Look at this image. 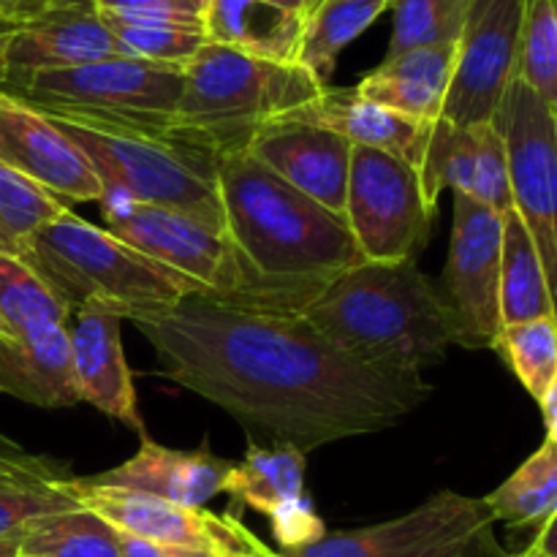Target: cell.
Masks as SVG:
<instances>
[{"label":"cell","mask_w":557,"mask_h":557,"mask_svg":"<svg viewBox=\"0 0 557 557\" xmlns=\"http://www.w3.org/2000/svg\"><path fill=\"white\" fill-rule=\"evenodd\" d=\"M495 522L542 528L557 515V444L544 441L500 487L484 498Z\"/></svg>","instance_id":"obj_29"},{"label":"cell","mask_w":557,"mask_h":557,"mask_svg":"<svg viewBox=\"0 0 557 557\" xmlns=\"http://www.w3.org/2000/svg\"><path fill=\"white\" fill-rule=\"evenodd\" d=\"M457 44L417 47L386 54L384 63L357 85L359 96L417 123H435L444 112L446 92L455 74Z\"/></svg>","instance_id":"obj_22"},{"label":"cell","mask_w":557,"mask_h":557,"mask_svg":"<svg viewBox=\"0 0 557 557\" xmlns=\"http://www.w3.org/2000/svg\"><path fill=\"white\" fill-rule=\"evenodd\" d=\"M71 207L41 185L0 163V250L20 259L27 239L47 223L58 221Z\"/></svg>","instance_id":"obj_32"},{"label":"cell","mask_w":557,"mask_h":557,"mask_svg":"<svg viewBox=\"0 0 557 557\" xmlns=\"http://www.w3.org/2000/svg\"><path fill=\"white\" fill-rule=\"evenodd\" d=\"M20 542L22 536L0 539V557H20Z\"/></svg>","instance_id":"obj_45"},{"label":"cell","mask_w":557,"mask_h":557,"mask_svg":"<svg viewBox=\"0 0 557 557\" xmlns=\"http://www.w3.org/2000/svg\"><path fill=\"white\" fill-rule=\"evenodd\" d=\"M264 3H272L277 5V9H286V11H294V14H305V16H308L310 11V0H264Z\"/></svg>","instance_id":"obj_44"},{"label":"cell","mask_w":557,"mask_h":557,"mask_svg":"<svg viewBox=\"0 0 557 557\" xmlns=\"http://www.w3.org/2000/svg\"><path fill=\"white\" fill-rule=\"evenodd\" d=\"M98 11L139 20H169L180 25L205 27L207 0H92Z\"/></svg>","instance_id":"obj_37"},{"label":"cell","mask_w":557,"mask_h":557,"mask_svg":"<svg viewBox=\"0 0 557 557\" xmlns=\"http://www.w3.org/2000/svg\"><path fill=\"white\" fill-rule=\"evenodd\" d=\"M517 79L557 114V0H525Z\"/></svg>","instance_id":"obj_35"},{"label":"cell","mask_w":557,"mask_h":557,"mask_svg":"<svg viewBox=\"0 0 557 557\" xmlns=\"http://www.w3.org/2000/svg\"><path fill=\"white\" fill-rule=\"evenodd\" d=\"M20 557H120L117 533L109 522L79 506L27 525Z\"/></svg>","instance_id":"obj_31"},{"label":"cell","mask_w":557,"mask_h":557,"mask_svg":"<svg viewBox=\"0 0 557 557\" xmlns=\"http://www.w3.org/2000/svg\"><path fill=\"white\" fill-rule=\"evenodd\" d=\"M531 547H536L539 553H544L547 557H557V515L539 528Z\"/></svg>","instance_id":"obj_42"},{"label":"cell","mask_w":557,"mask_h":557,"mask_svg":"<svg viewBox=\"0 0 557 557\" xmlns=\"http://www.w3.org/2000/svg\"><path fill=\"white\" fill-rule=\"evenodd\" d=\"M288 120L330 128L341 134L343 139L351 141L354 147L384 150L389 156L413 163L417 169L419 161H422L424 145H428L430 125H433L417 123V120L403 117L392 109L379 107V103L359 96L357 87L354 90H332V87H326L315 101L288 114Z\"/></svg>","instance_id":"obj_21"},{"label":"cell","mask_w":557,"mask_h":557,"mask_svg":"<svg viewBox=\"0 0 557 557\" xmlns=\"http://www.w3.org/2000/svg\"><path fill=\"white\" fill-rule=\"evenodd\" d=\"M419 180L433 212L444 190L468 196L498 215L515 210L506 145L493 123L455 125L444 117L435 120L419 161Z\"/></svg>","instance_id":"obj_16"},{"label":"cell","mask_w":557,"mask_h":557,"mask_svg":"<svg viewBox=\"0 0 557 557\" xmlns=\"http://www.w3.org/2000/svg\"><path fill=\"white\" fill-rule=\"evenodd\" d=\"M71 310L30 264L0 250V343L69 324Z\"/></svg>","instance_id":"obj_30"},{"label":"cell","mask_w":557,"mask_h":557,"mask_svg":"<svg viewBox=\"0 0 557 557\" xmlns=\"http://www.w3.org/2000/svg\"><path fill=\"white\" fill-rule=\"evenodd\" d=\"M305 321L341 351L392 375H422L455 346L438 288L417 261H359L324 286Z\"/></svg>","instance_id":"obj_2"},{"label":"cell","mask_w":557,"mask_h":557,"mask_svg":"<svg viewBox=\"0 0 557 557\" xmlns=\"http://www.w3.org/2000/svg\"><path fill=\"white\" fill-rule=\"evenodd\" d=\"M522 14L525 0H471L441 117L455 125L493 123L517 76Z\"/></svg>","instance_id":"obj_13"},{"label":"cell","mask_w":557,"mask_h":557,"mask_svg":"<svg viewBox=\"0 0 557 557\" xmlns=\"http://www.w3.org/2000/svg\"><path fill=\"white\" fill-rule=\"evenodd\" d=\"M493 125L509 158L511 205L539 250L557 321V114L515 76Z\"/></svg>","instance_id":"obj_10"},{"label":"cell","mask_w":557,"mask_h":557,"mask_svg":"<svg viewBox=\"0 0 557 557\" xmlns=\"http://www.w3.org/2000/svg\"><path fill=\"white\" fill-rule=\"evenodd\" d=\"M123 321L125 315L120 310L101 302H87L76 310V321L71 326L74 389L79 403H90L114 422L134 430L139 438H147L134 379L123 354Z\"/></svg>","instance_id":"obj_19"},{"label":"cell","mask_w":557,"mask_h":557,"mask_svg":"<svg viewBox=\"0 0 557 557\" xmlns=\"http://www.w3.org/2000/svg\"><path fill=\"white\" fill-rule=\"evenodd\" d=\"M343 218L364 261L400 264L417 261L428 245L433 210L413 163L384 150L354 147Z\"/></svg>","instance_id":"obj_11"},{"label":"cell","mask_w":557,"mask_h":557,"mask_svg":"<svg viewBox=\"0 0 557 557\" xmlns=\"http://www.w3.org/2000/svg\"><path fill=\"white\" fill-rule=\"evenodd\" d=\"M272 533L281 542L283 553H294V549H302L315 544L319 539L326 536V528L321 522V517L313 511V504L310 498L294 500V504L283 506L281 511L270 517Z\"/></svg>","instance_id":"obj_38"},{"label":"cell","mask_w":557,"mask_h":557,"mask_svg":"<svg viewBox=\"0 0 557 557\" xmlns=\"http://www.w3.org/2000/svg\"><path fill=\"white\" fill-rule=\"evenodd\" d=\"M223 557H286V555H277L272 549H253V553H226Z\"/></svg>","instance_id":"obj_46"},{"label":"cell","mask_w":557,"mask_h":557,"mask_svg":"<svg viewBox=\"0 0 557 557\" xmlns=\"http://www.w3.org/2000/svg\"><path fill=\"white\" fill-rule=\"evenodd\" d=\"M248 156L326 210H346L354 145L335 131L283 117L259 131Z\"/></svg>","instance_id":"obj_18"},{"label":"cell","mask_w":557,"mask_h":557,"mask_svg":"<svg viewBox=\"0 0 557 557\" xmlns=\"http://www.w3.org/2000/svg\"><path fill=\"white\" fill-rule=\"evenodd\" d=\"M0 163L60 201H101L103 185L85 152L49 114L0 90Z\"/></svg>","instance_id":"obj_17"},{"label":"cell","mask_w":557,"mask_h":557,"mask_svg":"<svg viewBox=\"0 0 557 557\" xmlns=\"http://www.w3.org/2000/svg\"><path fill=\"white\" fill-rule=\"evenodd\" d=\"M468 5L471 0H392L395 27L386 54L435 44H457L466 27Z\"/></svg>","instance_id":"obj_36"},{"label":"cell","mask_w":557,"mask_h":557,"mask_svg":"<svg viewBox=\"0 0 557 557\" xmlns=\"http://www.w3.org/2000/svg\"><path fill=\"white\" fill-rule=\"evenodd\" d=\"M69 310L101 302L125 321L163 313L185 297L205 294L190 277L139 253L112 232L65 212L27 239L20 256Z\"/></svg>","instance_id":"obj_6"},{"label":"cell","mask_w":557,"mask_h":557,"mask_svg":"<svg viewBox=\"0 0 557 557\" xmlns=\"http://www.w3.org/2000/svg\"><path fill=\"white\" fill-rule=\"evenodd\" d=\"M226 232L267 277L330 283L362 259L346 218L292 188L253 156L218 158Z\"/></svg>","instance_id":"obj_3"},{"label":"cell","mask_w":557,"mask_h":557,"mask_svg":"<svg viewBox=\"0 0 557 557\" xmlns=\"http://www.w3.org/2000/svg\"><path fill=\"white\" fill-rule=\"evenodd\" d=\"M308 16L264 0H207V41L272 63H297Z\"/></svg>","instance_id":"obj_25"},{"label":"cell","mask_w":557,"mask_h":557,"mask_svg":"<svg viewBox=\"0 0 557 557\" xmlns=\"http://www.w3.org/2000/svg\"><path fill=\"white\" fill-rule=\"evenodd\" d=\"M386 9H392V0H324L308 14L297 63L330 87L343 49L357 41Z\"/></svg>","instance_id":"obj_28"},{"label":"cell","mask_w":557,"mask_h":557,"mask_svg":"<svg viewBox=\"0 0 557 557\" xmlns=\"http://www.w3.org/2000/svg\"><path fill=\"white\" fill-rule=\"evenodd\" d=\"M493 351L504 357L528 395L539 403L557 379V321L549 315L506 324Z\"/></svg>","instance_id":"obj_34"},{"label":"cell","mask_w":557,"mask_h":557,"mask_svg":"<svg viewBox=\"0 0 557 557\" xmlns=\"http://www.w3.org/2000/svg\"><path fill=\"white\" fill-rule=\"evenodd\" d=\"M549 315L555 319V308L539 250L520 215L509 210L500 237V319L506 326Z\"/></svg>","instance_id":"obj_27"},{"label":"cell","mask_w":557,"mask_h":557,"mask_svg":"<svg viewBox=\"0 0 557 557\" xmlns=\"http://www.w3.org/2000/svg\"><path fill=\"white\" fill-rule=\"evenodd\" d=\"M509 557H547L544 553H539L536 547H528V549H522L520 555H509Z\"/></svg>","instance_id":"obj_47"},{"label":"cell","mask_w":557,"mask_h":557,"mask_svg":"<svg viewBox=\"0 0 557 557\" xmlns=\"http://www.w3.org/2000/svg\"><path fill=\"white\" fill-rule=\"evenodd\" d=\"M321 3H324V0H310V11H313V9H319ZM310 11H308V14H310Z\"/></svg>","instance_id":"obj_48"},{"label":"cell","mask_w":557,"mask_h":557,"mask_svg":"<svg viewBox=\"0 0 557 557\" xmlns=\"http://www.w3.org/2000/svg\"><path fill=\"white\" fill-rule=\"evenodd\" d=\"M125 58L92 0H52L0 44V90L41 71Z\"/></svg>","instance_id":"obj_15"},{"label":"cell","mask_w":557,"mask_h":557,"mask_svg":"<svg viewBox=\"0 0 557 557\" xmlns=\"http://www.w3.org/2000/svg\"><path fill=\"white\" fill-rule=\"evenodd\" d=\"M539 406H542L544 424H547V441L557 444V379H555V384L547 389V395L539 400Z\"/></svg>","instance_id":"obj_41"},{"label":"cell","mask_w":557,"mask_h":557,"mask_svg":"<svg viewBox=\"0 0 557 557\" xmlns=\"http://www.w3.org/2000/svg\"><path fill=\"white\" fill-rule=\"evenodd\" d=\"M52 0H0V44L9 33L30 22L33 16L41 14Z\"/></svg>","instance_id":"obj_39"},{"label":"cell","mask_w":557,"mask_h":557,"mask_svg":"<svg viewBox=\"0 0 557 557\" xmlns=\"http://www.w3.org/2000/svg\"><path fill=\"white\" fill-rule=\"evenodd\" d=\"M500 237L504 215L455 194V223L438 294L455 330V346L468 351L493 348L504 330Z\"/></svg>","instance_id":"obj_12"},{"label":"cell","mask_w":557,"mask_h":557,"mask_svg":"<svg viewBox=\"0 0 557 557\" xmlns=\"http://www.w3.org/2000/svg\"><path fill=\"white\" fill-rule=\"evenodd\" d=\"M324 90L299 63H272L207 41L185 65L174 128L218 158L239 156L261 128L308 107Z\"/></svg>","instance_id":"obj_5"},{"label":"cell","mask_w":557,"mask_h":557,"mask_svg":"<svg viewBox=\"0 0 557 557\" xmlns=\"http://www.w3.org/2000/svg\"><path fill=\"white\" fill-rule=\"evenodd\" d=\"M117 547H120V557H169V547H161L156 542H147V539L131 536V533L117 531Z\"/></svg>","instance_id":"obj_40"},{"label":"cell","mask_w":557,"mask_h":557,"mask_svg":"<svg viewBox=\"0 0 557 557\" xmlns=\"http://www.w3.org/2000/svg\"><path fill=\"white\" fill-rule=\"evenodd\" d=\"M107 232L158 264L177 270L205 288L201 297L253 313L302 315L326 283H292L267 277L239 253L226 228L210 226L185 212L131 201L120 194L101 196Z\"/></svg>","instance_id":"obj_4"},{"label":"cell","mask_w":557,"mask_h":557,"mask_svg":"<svg viewBox=\"0 0 557 557\" xmlns=\"http://www.w3.org/2000/svg\"><path fill=\"white\" fill-rule=\"evenodd\" d=\"M228 471L232 462L212 455L207 444L199 449H172L141 438L139 451L131 460L87 479L101 487L131 490L185 509H201L207 500L226 490Z\"/></svg>","instance_id":"obj_20"},{"label":"cell","mask_w":557,"mask_h":557,"mask_svg":"<svg viewBox=\"0 0 557 557\" xmlns=\"http://www.w3.org/2000/svg\"><path fill=\"white\" fill-rule=\"evenodd\" d=\"M286 557H509L484 498L441 490L395 520L326 533Z\"/></svg>","instance_id":"obj_9"},{"label":"cell","mask_w":557,"mask_h":557,"mask_svg":"<svg viewBox=\"0 0 557 557\" xmlns=\"http://www.w3.org/2000/svg\"><path fill=\"white\" fill-rule=\"evenodd\" d=\"M109 30L117 38L120 52L125 58L150 60L163 65H185L190 63L196 52L207 44L205 27L180 25L169 20H139V16H117L103 14Z\"/></svg>","instance_id":"obj_33"},{"label":"cell","mask_w":557,"mask_h":557,"mask_svg":"<svg viewBox=\"0 0 557 557\" xmlns=\"http://www.w3.org/2000/svg\"><path fill=\"white\" fill-rule=\"evenodd\" d=\"M0 392L38 408H69L79 403L71 370V326L0 343Z\"/></svg>","instance_id":"obj_24"},{"label":"cell","mask_w":557,"mask_h":557,"mask_svg":"<svg viewBox=\"0 0 557 557\" xmlns=\"http://www.w3.org/2000/svg\"><path fill=\"white\" fill-rule=\"evenodd\" d=\"M52 117V114H49ZM58 128L85 152L103 194L185 212L210 226L226 228L218 156L185 136H145L52 117Z\"/></svg>","instance_id":"obj_7"},{"label":"cell","mask_w":557,"mask_h":557,"mask_svg":"<svg viewBox=\"0 0 557 557\" xmlns=\"http://www.w3.org/2000/svg\"><path fill=\"white\" fill-rule=\"evenodd\" d=\"M71 490L79 506L90 509L103 522L161 547H207L221 555L264 549V544L243 522L228 515L218 517L205 509H185L152 495L101 487L79 476L71 482Z\"/></svg>","instance_id":"obj_14"},{"label":"cell","mask_w":557,"mask_h":557,"mask_svg":"<svg viewBox=\"0 0 557 557\" xmlns=\"http://www.w3.org/2000/svg\"><path fill=\"white\" fill-rule=\"evenodd\" d=\"M131 324L156 348L172 384L223 408L250 433L305 455L384 433L433 395L424 375L357 362L305 315L253 313L194 294Z\"/></svg>","instance_id":"obj_1"},{"label":"cell","mask_w":557,"mask_h":557,"mask_svg":"<svg viewBox=\"0 0 557 557\" xmlns=\"http://www.w3.org/2000/svg\"><path fill=\"white\" fill-rule=\"evenodd\" d=\"M74 479L69 462L30 455L0 435V539L22 536L41 517L79 509Z\"/></svg>","instance_id":"obj_23"},{"label":"cell","mask_w":557,"mask_h":557,"mask_svg":"<svg viewBox=\"0 0 557 557\" xmlns=\"http://www.w3.org/2000/svg\"><path fill=\"white\" fill-rule=\"evenodd\" d=\"M185 69L139 58H109L27 76L11 96L52 117L145 136H177L174 112Z\"/></svg>","instance_id":"obj_8"},{"label":"cell","mask_w":557,"mask_h":557,"mask_svg":"<svg viewBox=\"0 0 557 557\" xmlns=\"http://www.w3.org/2000/svg\"><path fill=\"white\" fill-rule=\"evenodd\" d=\"M169 557H223L218 549L207 547H169Z\"/></svg>","instance_id":"obj_43"},{"label":"cell","mask_w":557,"mask_h":557,"mask_svg":"<svg viewBox=\"0 0 557 557\" xmlns=\"http://www.w3.org/2000/svg\"><path fill=\"white\" fill-rule=\"evenodd\" d=\"M308 455L288 444L261 446L250 441L243 462H232L226 490L234 504L272 517L283 506L305 498Z\"/></svg>","instance_id":"obj_26"}]
</instances>
